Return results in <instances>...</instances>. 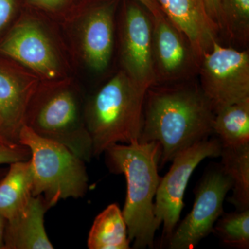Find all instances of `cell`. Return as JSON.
I'll list each match as a JSON object with an SVG mask.
<instances>
[{
  "mask_svg": "<svg viewBox=\"0 0 249 249\" xmlns=\"http://www.w3.org/2000/svg\"><path fill=\"white\" fill-rule=\"evenodd\" d=\"M215 112L200 85L193 80L149 88L139 142H158L161 166L180 152L209 139Z\"/></svg>",
  "mask_w": 249,
  "mask_h": 249,
  "instance_id": "6da1fadb",
  "label": "cell"
},
{
  "mask_svg": "<svg viewBox=\"0 0 249 249\" xmlns=\"http://www.w3.org/2000/svg\"><path fill=\"white\" fill-rule=\"evenodd\" d=\"M111 172L124 174L127 196L122 211L129 242L133 248L152 249L160 229L154 214V198L160 178L158 165L161 155L160 142L116 143L106 149Z\"/></svg>",
  "mask_w": 249,
  "mask_h": 249,
  "instance_id": "7a4b0ae2",
  "label": "cell"
},
{
  "mask_svg": "<svg viewBox=\"0 0 249 249\" xmlns=\"http://www.w3.org/2000/svg\"><path fill=\"white\" fill-rule=\"evenodd\" d=\"M147 90L121 70L85 105L93 157H99L114 144L139 142Z\"/></svg>",
  "mask_w": 249,
  "mask_h": 249,
  "instance_id": "3957f363",
  "label": "cell"
},
{
  "mask_svg": "<svg viewBox=\"0 0 249 249\" xmlns=\"http://www.w3.org/2000/svg\"><path fill=\"white\" fill-rule=\"evenodd\" d=\"M85 105L68 81L40 84L31 100L24 124L43 138L66 146L85 162L93 158L85 124Z\"/></svg>",
  "mask_w": 249,
  "mask_h": 249,
  "instance_id": "277c9868",
  "label": "cell"
},
{
  "mask_svg": "<svg viewBox=\"0 0 249 249\" xmlns=\"http://www.w3.org/2000/svg\"><path fill=\"white\" fill-rule=\"evenodd\" d=\"M18 142L30 151L33 196H43L49 209L62 199L85 196L89 187L86 162L65 145L37 135L25 124Z\"/></svg>",
  "mask_w": 249,
  "mask_h": 249,
  "instance_id": "5b68a950",
  "label": "cell"
},
{
  "mask_svg": "<svg viewBox=\"0 0 249 249\" xmlns=\"http://www.w3.org/2000/svg\"><path fill=\"white\" fill-rule=\"evenodd\" d=\"M0 54L29 70L45 83H58L66 76L55 40L36 18L18 20L0 42Z\"/></svg>",
  "mask_w": 249,
  "mask_h": 249,
  "instance_id": "8992f818",
  "label": "cell"
},
{
  "mask_svg": "<svg viewBox=\"0 0 249 249\" xmlns=\"http://www.w3.org/2000/svg\"><path fill=\"white\" fill-rule=\"evenodd\" d=\"M200 87L214 112L249 98V54L215 42L201 58Z\"/></svg>",
  "mask_w": 249,
  "mask_h": 249,
  "instance_id": "52a82bcc",
  "label": "cell"
},
{
  "mask_svg": "<svg viewBox=\"0 0 249 249\" xmlns=\"http://www.w3.org/2000/svg\"><path fill=\"white\" fill-rule=\"evenodd\" d=\"M221 150L219 139H205L180 152L172 160L169 172L160 178L154 202L156 220L160 227L163 225V240L168 242L179 221L192 174L205 159L219 157Z\"/></svg>",
  "mask_w": 249,
  "mask_h": 249,
  "instance_id": "ba28073f",
  "label": "cell"
},
{
  "mask_svg": "<svg viewBox=\"0 0 249 249\" xmlns=\"http://www.w3.org/2000/svg\"><path fill=\"white\" fill-rule=\"evenodd\" d=\"M232 187L231 178L222 165L210 170L196 188L193 209L175 228L168 248L193 249L213 232L216 222L224 214V199Z\"/></svg>",
  "mask_w": 249,
  "mask_h": 249,
  "instance_id": "9c48e42d",
  "label": "cell"
},
{
  "mask_svg": "<svg viewBox=\"0 0 249 249\" xmlns=\"http://www.w3.org/2000/svg\"><path fill=\"white\" fill-rule=\"evenodd\" d=\"M151 16L156 85L193 79L199 73L201 61L189 41L163 13Z\"/></svg>",
  "mask_w": 249,
  "mask_h": 249,
  "instance_id": "30bf717a",
  "label": "cell"
},
{
  "mask_svg": "<svg viewBox=\"0 0 249 249\" xmlns=\"http://www.w3.org/2000/svg\"><path fill=\"white\" fill-rule=\"evenodd\" d=\"M122 70L139 86L156 85L152 58V16L135 4L126 6L121 25Z\"/></svg>",
  "mask_w": 249,
  "mask_h": 249,
  "instance_id": "8fae6325",
  "label": "cell"
},
{
  "mask_svg": "<svg viewBox=\"0 0 249 249\" xmlns=\"http://www.w3.org/2000/svg\"><path fill=\"white\" fill-rule=\"evenodd\" d=\"M41 82L36 74L17 63L0 62V139L19 143L28 107Z\"/></svg>",
  "mask_w": 249,
  "mask_h": 249,
  "instance_id": "7c38bea8",
  "label": "cell"
},
{
  "mask_svg": "<svg viewBox=\"0 0 249 249\" xmlns=\"http://www.w3.org/2000/svg\"><path fill=\"white\" fill-rule=\"evenodd\" d=\"M114 1L96 5L80 14L78 39L80 55L93 71L107 69L114 45Z\"/></svg>",
  "mask_w": 249,
  "mask_h": 249,
  "instance_id": "4fadbf2b",
  "label": "cell"
},
{
  "mask_svg": "<svg viewBox=\"0 0 249 249\" xmlns=\"http://www.w3.org/2000/svg\"><path fill=\"white\" fill-rule=\"evenodd\" d=\"M168 19L187 37L199 60L217 42L219 29L201 0H155Z\"/></svg>",
  "mask_w": 249,
  "mask_h": 249,
  "instance_id": "5bb4252c",
  "label": "cell"
},
{
  "mask_svg": "<svg viewBox=\"0 0 249 249\" xmlns=\"http://www.w3.org/2000/svg\"><path fill=\"white\" fill-rule=\"evenodd\" d=\"M49 209L42 196H32L27 207L5 228V249H53L45 227Z\"/></svg>",
  "mask_w": 249,
  "mask_h": 249,
  "instance_id": "9a60e30c",
  "label": "cell"
},
{
  "mask_svg": "<svg viewBox=\"0 0 249 249\" xmlns=\"http://www.w3.org/2000/svg\"><path fill=\"white\" fill-rule=\"evenodd\" d=\"M30 160L15 162L0 179V215L11 220L27 207L32 197Z\"/></svg>",
  "mask_w": 249,
  "mask_h": 249,
  "instance_id": "2e32d148",
  "label": "cell"
},
{
  "mask_svg": "<svg viewBox=\"0 0 249 249\" xmlns=\"http://www.w3.org/2000/svg\"><path fill=\"white\" fill-rule=\"evenodd\" d=\"M129 244L122 211L115 204L109 205L93 223L88 236V248L129 249Z\"/></svg>",
  "mask_w": 249,
  "mask_h": 249,
  "instance_id": "e0dca14e",
  "label": "cell"
},
{
  "mask_svg": "<svg viewBox=\"0 0 249 249\" xmlns=\"http://www.w3.org/2000/svg\"><path fill=\"white\" fill-rule=\"evenodd\" d=\"M222 168L231 178L232 195L229 203L237 211L249 209V142L222 146Z\"/></svg>",
  "mask_w": 249,
  "mask_h": 249,
  "instance_id": "ac0fdd59",
  "label": "cell"
},
{
  "mask_svg": "<svg viewBox=\"0 0 249 249\" xmlns=\"http://www.w3.org/2000/svg\"><path fill=\"white\" fill-rule=\"evenodd\" d=\"M213 132L222 146L249 143V98L216 111Z\"/></svg>",
  "mask_w": 249,
  "mask_h": 249,
  "instance_id": "d6986e66",
  "label": "cell"
},
{
  "mask_svg": "<svg viewBox=\"0 0 249 249\" xmlns=\"http://www.w3.org/2000/svg\"><path fill=\"white\" fill-rule=\"evenodd\" d=\"M214 232L226 245L249 248V209L223 214L214 224Z\"/></svg>",
  "mask_w": 249,
  "mask_h": 249,
  "instance_id": "ffe728a7",
  "label": "cell"
},
{
  "mask_svg": "<svg viewBox=\"0 0 249 249\" xmlns=\"http://www.w3.org/2000/svg\"><path fill=\"white\" fill-rule=\"evenodd\" d=\"M222 30L246 45L249 37V0H220Z\"/></svg>",
  "mask_w": 249,
  "mask_h": 249,
  "instance_id": "44dd1931",
  "label": "cell"
},
{
  "mask_svg": "<svg viewBox=\"0 0 249 249\" xmlns=\"http://www.w3.org/2000/svg\"><path fill=\"white\" fill-rule=\"evenodd\" d=\"M36 9L52 16L61 24H70L79 17L76 12L78 0H28Z\"/></svg>",
  "mask_w": 249,
  "mask_h": 249,
  "instance_id": "7402d4cb",
  "label": "cell"
},
{
  "mask_svg": "<svg viewBox=\"0 0 249 249\" xmlns=\"http://www.w3.org/2000/svg\"><path fill=\"white\" fill-rule=\"evenodd\" d=\"M29 148L20 143H9L0 139V165L30 160Z\"/></svg>",
  "mask_w": 249,
  "mask_h": 249,
  "instance_id": "603a6c76",
  "label": "cell"
},
{
  "mask_svg": "<svg viewBox=\"0 0 249 249\" xmlns=\"http://www.w3.org/2000/svg\"><path fill=\"white\" fill-rule=\"evenodd\" d=\"M16 11V0H0V35L14 20Z\"/></svg>",
  "mask_w": 249,
  "mask_h": 249,
  "instance_id": "cb8c5ba5",
  "label": "cell"
},
{
  "mask_svg": "<svg viewBox=\"0 0 249 249\" xmlns=\"http://www.w3.org/2000/svg\"><path fill=\"white\" fill-rule=\"evenodd\" d=\"M206 11L219 30H222V15H221L220 0H201Z\"/></svg>",
  "mask_w": 249,
  "mask_h": 249,
  "instance_id": "d4e9b609",
  "label": "cell"
},
{
  "mask_svg": "<svg viewBox=\"0 0 249 249\" xmlns=\"http://www.w3.org/2000/svg\"><path fill=\"white\" fill-rule=\"evenodd\" d=\"M137 1L142 4L145 9L148 10L149 13L152 16H156L163 13L155 0H137Z\"/></svg>",
  "mask_w": 249,
  "mask_h": 249,
  "instance_id": "484cf974",
  "label": "cell"
},
{
  "mask_svg": "<svg viewBox=\"0 0 249 249\" xmlns=\"http://www.w3.org/2000/svg\"><path fill=\"white\" fill-rule=\"evenodd\" d=\"M6 224V219L0 215V249H5L4 233Z\"/></svg>",
  "mask_w": 249,
  "mask_h": 249,
  "instance_id": "4316f807",
  "label": "cell"
},
{
  "mask_svg": "<svg viewBox=\"0 0 249 249\" xmlns=\"http://www.w3.org/2000/svg\"><path fill=\"white\" fill-rule=\"evenodd\" d=\"M4 173H3V171H1V170H0V179H1V178H2L3 176H4Z\"/></svg>",
  "mask_w": 249,
  "mask_h": 249,
  "instance_id": "83f0119b",
  "label": "cell"
}]
</instances>
